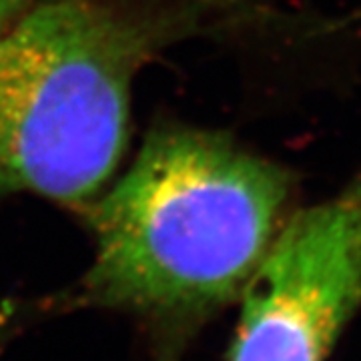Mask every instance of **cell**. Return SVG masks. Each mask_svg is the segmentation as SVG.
Listing matches in <instances>:
<instances>
[{"instance_id":"3","label":"cell","mask_w":361,"mask_h":361,"mask_svg":"<svg viewBox=\"0 0 361 361\" xmlns=\"http://www.w3.org/2000/svg\"><path fill=\"white\" fill-rule=\"evenodd\" d=\"M227 361H325L361 305V177L283 221L239 295Z\"/></svg>"},{"instance_id":"4","label":"cell","mask_w":361,"mask_h":361,"mask_svg":"<svg viewBox=\"0 0 361 361\" xmlns=\"http://www.w3.org/2000/svg\"><path fill=\"white\" fill-rule=\"evenodd\" d=\"M39 0H0V32L13 26Z\"/></svg>"},{"instance_id":"2","label":"cell","mask_w":361,"mask_h":361,"mask_svg":"<svg viewBox=\"0 0 361 361\" xmlns=\"http://www.w3.org/2000/svg\"><path fill=\"white\" fill-rule=\"evenodd\" d=\"M203 2L39 0L0 32V195L87 207L127 147L133 80Z\"/></svg>"},{"instance_id":"5","label":"cell","mask_w":361,"mask_h":361,"mask_svg":"<svg viewBox=\"0 0 361 361\" xmlns=\"http://www.w3.org/2000/svg\"><path fill=\"white\" fill-rule=\"evenodd\" d=\"M16 322V311L11 303H0V353L13 336V327Z\"/></svg>"},{"instance_id":"1","label":"cell","mask_w":361,"mask_h":361,"mask_svg":"<svg viewBox=\"0 0 361 361\" xmlns=\"http://www.w3.org/2000/svg\"><path fill=\"white\" fill-rule=\"evenodd\" d=\"M285 169L217 130L161 127L89 205L78 299L183 337L237 301L283 225Z\"/></svg>"}]
</instances>
